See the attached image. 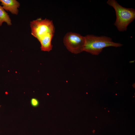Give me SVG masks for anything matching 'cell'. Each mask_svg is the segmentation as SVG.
I'll list each match as a JSON object with an SVG mask.
<instances>
[{"label":"cell","mask_w":135,"mask_h":135,"mask_svg":"<svg viewBox=\"0 0 135 135\" xmlns=\"http://www.w3.org/2000/svg\"><path fill=\"white\" fill-rule=\"evenodd\" d=\"M85 42L84 51L94 55H98L104 48L109 46L120 47L123 44L113 42L112 38L104 36H99L88 34L84 36Z\"/></svg>","instance_id":"obj_1"},{"label":"cell","mask_w":135,"mask_h":135,"mask_svg":"<svg viewBox=\"0 0 135 135\" xmlns=\"http://www.w3.org/2000/svg\"><path fill=\"white\" fill-rule=\"evenodd\" d=\"M85 42L84 36L71 32L66 33L63 38L64 44L67 50L75 54L84 51Z\"/></svg>","instance_id":"obj_4"},{"label":"cell","mask_w":135,"mask_h":135,"mask_svg":"<svg viewBox=\"0 0 135 135\" xmlns=\"http://www.w3.org/2000/svg\"><path fill=\"white\" fill-rule=\"evenodd\" d=\"M31 34L39 41L50 34H54L55 28L52 20L41 18L30 22Z\"/></svg>","instance_id":"obj_3"},{"label":"cell","mask_w":135,"mask_h":135,"mask_svg":"<svg viewBox=\"0 0 135 135\" xmlns=\"http://www.w3.org/2000/svg\"><path fill=\"white\" fill-rule=\"evenodd\" d=\"M107 3L115 10L116 18L114 25L120 32L126 31L128 25L135 18L134 9L123 7L115 0H108Z\"/></svg>","instance_id":"obj_2"},{"label":"cell","mask_w":135,"mask_h":135,"mask_svg":"<svg viewBox=\"0 0 135 135\" xmlns=\"http://www.w3.org/2000/svg\"><path fill=\"white\" fill-rule=\"evenodd\" d=\"M4 22H5L9 26L11 25L12 24L10 16L2 6L0 5V26Z\"/></svg>","instance_id":"obj_7"},{"label":"cell","mask_w":135,"mask_h":135,"mask_svg":"<svg viewBox=\"0 0 135 135\" xmlns=\"http://www.w3.org/2000/svg\"><path fill=\"white\" fill-rule=\"evenodd\" d=\"M0 2L4 10L9 11L14 14H18V8L20 5L18 2L16 0H0Z\"/></svg>","instance_id":"obj_5"},{"label":"cell","mask_w":135,"mask_h":135,"mask_svg":"<svg viewBox=\"0 0 135 135\" xmlns=\"http://www.w3.org/2000/svg\"><path fill=\"white\" fill-rule=\"evenodd\" d=\"M54 34H51L41 39L39 41L41 44L40 48L42 51L49 52L52 49L51 41Z\"/></svg>","instance_id":"obj_6"},{"label":"cell","mask_w":135,"mask_h":135,"mask_svg":"<svg viewBox=\"0 0 135 135\" xmlns=\"http://www.w3.org/2000/svg\"></svg>","instance_id":"obj_9"},{"label":"cell","mask_w":135,"mask_h":135,"mask_svg":"<svg viewBox=\"0 0 135 135\" xmlns=\"http://www.w3.org/2000/svg\"><path fill=\"white\" fill-rule=\"evenodd\" d=\"M31 105L33 107H36L39 104V102L36 98H33L31 99L30 101Z\"/></svg>","instance_id":"obj_8"}]
</instances>
